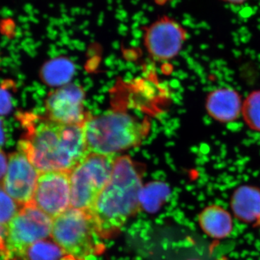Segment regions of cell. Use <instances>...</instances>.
<instances>
[{"label":"cell","instance_id":"obj_1","mask_svg":"<svg viewBox=\"0 0 260 260\" xmlns=\"http://www.w3.org/2000/svg\"><path fill=\"white\" fill-rule=\"evenodd\" d=\"M26 123L18 150L42 173L70 172L89 154L84 125H66L45 116Z\"/></svg>","mask_w":260,"mask_h":260},{"label":"cell","instance_id":"obj_2","mask_svg":"<svg viewBox=\"0 0 260 260\" xmlns=\"http://www.w3.org/2000/svg\"><path fill=\"white\" fill-rule=\"evenodd\" d=\"M142 183L134 162L116 157L112 177L88 210L102 238L115 234L138 211Z\"/></svg>","mask_w":260,"mask_h":260},{"label":"cell","instance_id":"obj_3","mask_svg":"<svg viewBox=\"0 0 260 260\" xmlns=\"http://www.w3.org/2000/svg\"><path fill=\"white\" fill-rule=\"evenodd\" d=\"M83 126L89 153L108 155L138 146L149 130L145 121L117 111L89 116Z\"/></svg>","mask_w":260,"mask_h":260},{"label":"cell","instance_id":"obj_4","mask_svg":"<svg viewBox=\"0 0 260 260\" xmlns=\"http://www.w3.org/2000/svg\"><path fill=\"white\" fill-rule=\"evenodd\" d=\"M102 237L86 210L70 208L53 219L51 238L66 254L86 257L99 252Z\"/></svg>","mask_w":260,"mask_h":260},{"label":"cell","instance_id":"obj_5","mask_svg":"<svg viewBox=\"0 0 260 260\" xmlns=\"http://www.w3.org/2000/svg\"><path fill=\"white\" fill-rule=\"evenodd\" d=\"M116 158L89 153L70 172L71 208L90 210L112 177Z\"/></svg>","mask_w":260,"mask_h":260},{"label":"cell","instance_id":"obj_6","mask_svg":"<svg viewBox=\"0 0 260 260\" xmlns=\"http://www.w3.org/2000/svg\"><path fill=\"white\" fill-rule=\"evenodd\" d=\"M53 219L32 203L22 207L7 225V257L5 260H24L30 246L51 237Z\"/></svg>","mask_w":260,"mask_h":260},{"label":"cell","instance_id":"obj_7","mask_svg":"<svg viewBox=\"0 0 260 260\" xmlns=\"http://www.w3.org/2000/svg\"><path fill=\"white\" fill-rule=\"evenodd\" d=\"M85 93L81 87L68 83L58 87L46 98L47 119L66 125H84L89 117L85 111Z\"/></svg>","mask_w":260,"mask_h":260},{"label":"cell","instance_id":"obj_8","mask_svg":"<svg viewBox=\"0 0 260 260\" xmlns=\"http://www.w3.org/2000/svg\"><path fill=\"white\" fill-rule=\"evenodd\" d=\"M32 203L52 219L71 208L70 172L40 174Z\"/></svg>","mask_w":260,"mask_h":260},{"label":"cell","instance_id":"obj_9","mask_svg":"<svg viewBox=\"0 0 260 260\" xmlns=\"http://www.w3.org/2000/svg\"><path fill=\"white\" fill-rule=\"evenodd\" d=\"M40 173L20 150L10 154L8 171L2 184L20 207L32 203Z\"/></svg>","mask_w":260,"mask_h":260},{"label":"cell","instance_id":"obj_10","mask_svg":"<svg viewBox=\"0 0 260 260\" xmlns=\"http://www.w3.org/2000/svg\"><path fill=\"white\" fill-rule=\"evenodd\" d=\"M186 31L172 19H160L150 25L145 34V45L152 56L168 60L179 54L186 40Z\"/></svg>","mask_w":260,"mask_h":260},{"label":"cell","instance_id":"obj_11","mask_svg":"<svg viewBox=\"0 0 260 260\" xmlns=\"http://www.w3.org/2000/svg\"><path fill=\"white\" fill-rule=\"evenodd\" d=\"M243 102L239 93L231 88H220L208 94L205 102L207 112L218 122L237 120L242 114Z\"/></svg>","mask_w":260,"mask_h":260},{"label":"cell","instance_id":"obj_12","mask_svg":"<svg viewBox=\"0 0 260 260\" xmlns=\"http://www.w3.org/2000/svg\"><path fill=\"white\" fill-rule=\"evenodd\" d=\"M229 204L239 221L255 225L260 218V187L252 184L238 186L231 195Z\"/></svg>","mask_w":260,"mask_h":260},{"label":"cell","instance_id":"obj_13","mask_svg":"<svg viewBox=\"0 0 260 260\" xmlns=\"http://www.w3.org/2000/svg\"><path fill=\"white\" fill-rule=\"evenodd\" d=\"M198 219L200 229L211 239H226L234 230L232 214L221 205L213 204L205 207Z\"/></svg>","mask_w":260,"mask_h":260},{"label":"cell","instance_id":"obj_14","mask_svg":"<svg viewBox=\"0 0 260 260\" xmlns=\"http://www.w3.org/2000/svg\"><path fill=\"white\" fill-rule=\"evenodd\" d=\"M66 254L52 239L39 241L28 248L24 260H61Z\"/></svg>","mask_w":260,"mask_h":260},{"label":"cell","instance_id":"obj_15","mask_svg":"<svg viewBox=\"0 0 260 260\" xmlns=\"http://www.w3.org/2000/svg\"><path fill=\"white\" fill-rule=\"evenodd\" d=\"M242 115L246 125L260 133V90L253 91L243 101Z\"/></svg>","mask_w":260,"mask_h":260},{"label":"cell","instance_id":"obj_16","mask_svg":"<svg viewBox=\"0 0 260 260\" xmlns=\"http://www.w3.org/2000/svg\"><path fill=\"white\" fill-rule=\"evenodd\" d=\"M72 70L70 63L64 62V60L58 61L57 59L47 63L44 67L42 77L46 83L51 85H58L70 78Z\"/></svg>","mask_w":260,"mask_h":260},{"label":"cell","instance_id":"obj_17","mask_svg":"<svg viewBox=\"0 0 260 260\" xmlns=\"http://www.w3.org/2000/svg\"><path fill=\"white\" fill-rule=\"evenodd\" d=\"M22 207L10 196L0 184V224L7 226Z\"/></svg>","mask_w":260,"mask_h":260},{"label":"cell","instance_id":"obj_18","mask_svg":"<svg viewBox=\"0 0 260 260\" xmlns=\"http://www.w3.org/2000/svg\"><path fill=\"white\" fill-rule=\"evenodd\" d=\"M11 95L6 88L0 87V116L6 115L11 111Z\"/></svg>","mask_w":260,"mask_h":260},{"label":"cell","instance_id":"obj_19","mask_svg":"<svg viewBox=\"0 0 260 260\" xmlns=\"http://www.w3.org/2000/svg\"><path fill=\"white\" fill-rule=\"evenodd\" d=\"M8 159L9 156L0 148V182H3L8 171Z\"/></svg>","mask_w":260,"mask_h":260},{"label":"cell","instance_id":"obj_20","mask_svg":"<svg viewBox=\"0 0 260 260\" xmlns=\"http://www.w3.org/2000/svg\"><path fill=\"white\" fill-rule=\"evenodd\" d=\"M6 226L0 224V256H3V260L6 259L7 254H8L6 246Z\"/></svg>","mask_w":260,"mask_h":260},{"label":"cell","instance_id":"obj_21","mask_svg":"<svg viewBox=\"0 0 260 260\" xmlns=\"http://www.w3.org/2000/svg\"><path fill=\"white\" fill-rule=\"evenodd\" d=\"M5 132L3 121L0 119V148L4 144L5 142Z\"/></svg>","mask_w":260,"mask_h":260},{"label":"cell","instance_id":"obj_22","mask_svg":"<svg viewBox=\"0 0 260 260\" xmlns=\"http://www.w3.org/2000/svg\"><path fill=\"white\" fill-rule=\"evenodd\" d=\"M253 226H254V227H259L260 228V218H259V220H258L257 222H256V223L255 224V225H253Z\"/></svg>","mask_w":260,"mask_h":260},{"label":"cell","instance_id":"obj_23","mask_svg":"<svg viewBox=\"0 0 260 260\" xmlns=\"http://www.w3.org/2000/svg\"><path fill=\"white\" fill-rule=\"evenodd\" d=\"M186 260H201L200 259H198V258H191V259H186Z\"/></svg>","mask_w":260,"mask_h":260}]
</instances>
